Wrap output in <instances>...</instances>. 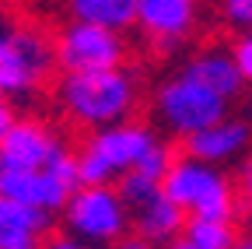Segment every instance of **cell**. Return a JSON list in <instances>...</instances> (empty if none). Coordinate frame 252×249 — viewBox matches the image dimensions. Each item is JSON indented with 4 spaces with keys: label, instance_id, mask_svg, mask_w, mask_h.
<instances>
[{
    "label": "cell",
    "instance_id": "5",
    "mask_svg": "<svg viewBox=\"0 0 252 249\" xmlns=\"http://www.w3.org/2000/svg\"><path fill=\"white\" fill-rule=\"evenodd\" d=\"M56 60V42H49L46 32L32 25H7L0 36V88L4 95H28L35 91L53 67Z\"/></svg>",
    "mask_w": 252,
    "mask_h": 249
},
{
    "label": "cell",
    "instance_id": "7",
    "mask_svg": "<svg viewBox=\"0 0 252 249\" xmlns=\"http://www.w3.org/2000/svg\"><path fill=\"white\" fill-rule=\"evenodd\" d=\"M126 56V46L119 32L102 25H84V21H67L63 32L56 36V60L63 74H98V71H116Z\"/></svg>",
    "mask_w": 252,
    "mask_h": 249
},
{
    "label": "cell",
    "instance_id": "13",
    "mask_svg": "<svg viewBox=\"0 0 252 249\" xmlns=\"http://www.w3.org/2000/svg\"><path fill=\"white\" fill-rule=\"evenodd\" d=\"M53 217L14 200H0V249H42Z\"/></svg>",
    "mask_w": 252,
    "mask_h": 249
},
{
    "label": "cell",
    "instance_id": "6",
    "mask_svg": "<svg viewBox=\"0 0 252 249\" xmlns=\"http://www.w3.org/2000/svg\"><path fill=\"white\" fill-rule=\"evenodd\" d=\"M133 214L116 186H81L63 211L67 232L88 246H119Z\"/></svg>",
    "mask_w": 252,
    "mask_h": 249
},
{
    "label": "cell",
    "instance_id": "17",
    "mask_svg": "<svg viewBox=\"0 0 252 249\" xmlns=\"http://www.w3.org/2000/svg\"><path fill=\"white\" fill-rule=\"evenodd\" d=\"M116 190H119V197L126 200V207L137 211V207L151 204L154 197H161V193H165V186L158 182V179H151V176H144L140 169H133L130 176H123V179L116 182Z\"/></svg>",
    "mask_w": 252,
    "mask_h": 249
},
{
    "label": "cell",
    "instance_id": "1",
    "mask_svg": "<svg viewBox=\"0 0 252 249\" xmlns=\"http://www.w3.org/2000/svg\"><path fill=\"white\" fill-rule=\"evenodd\" d=\"M137 77L130 71H98V74H63L56 99L74 123L88 130H105L126 123L137 106Z\"/></svg>",
    "mask_w": 252,
    "mask_h": 249
},
{
    "label": "cell",
    "instance_id": "15",
    "mask_svg": "<svg viewBox=\"0 0 252 249\" xmlns=\"http://www.w3.org/2000/svg\"><path fill=\"white\" fill-rule=\"evenodd\" d=\"M70 11V21L102 25L112 32L137 25V0H63Z\"/></svg>",
    "mask_w": 252,
    "mask_h": 249
},
{
    "label": "cell",
    "instance_id": "20",
    "mask_svg": "<svg viewBox=\"0 0 252 249\" xmlns=\"http://www.w3.org/2000/svg\"><path fill=\"white\" fill-rule=\"evenodd\" d=\"M238 193H242V200L252 207V154L238 165Z\"/></svg>",
    "mask_w": 252,
    "mask_h": 249
},
{
    "label": "cell",
    "instance_id": "22",
    "mask_svg": "<svg viewBox=\"0 0 252 249\" xmlns=\"http://www.w3.org/2000/svg\"><path fill=\"white\" fill-rule=\"evenodd\" d=\"M14 123H18V119H14V109H11V106H0V137H4Z\"/></svg>",
    "mask_w": 252,
    "mask_h": 249
},
{
    "label": "cell",
    "instance_id": "3",
    "mask_svg": "<svg viewBox=\"0 0 252 249\" xmlns=\"http://www.w3.org/2000/svg\"><path fill=\"white\" fill-rule=\"evenodd\" d=\"M165 197L175 200L189 214V221H231V214L238 207L231 179L217 165L196 162L189 154L175 158L165 179Z\"/></svg>",
    "mask_w": 252,
    "mask_h": 249
},
{
    "label": "cell",
    "instance_id": "21",
    "mask_svg": "<svg viewBox=\"0 0 252 249\" xmlns=\"http://www.w3.org/2000/svg\"><path fill=\"white\" fill-rule=\"evenodd\" d=\"M42 249H91V246L81 242V239H74V235H49Z\"/></svg>",
    "mask_w": 252,
    "mask_h": 249
},
{
    "label": "cell",
    "instance_id": "4",
    "mask_svg": "<svg viewBox=\"0 0 252 249\" xmlns=\"http://www.w3.org/2000/svg\"><path fill=\"white\" fill-rule=\"evenodd\" d=\"M154 144H158V137L151 134V127L130 123V119L119 123V127L94 130L84 141V147L77 151L84 186H109L112 179L130 176Z\"/></svg>",
    "mask_w": 252,
    "mask_h": 249
},
{
    "label": "cell",
    "instance_id": "25",
    "mask_svg": "<svg viewBox=\"0 0 252 249\" xmlns=\"http://www.w3.org/2000/svg\"><path fill=\"white\" fill-rule=\"evenodd\" d=\"M168 249H193V246H189V242H186V239H179V242H172V246H168Z\"/></svg>",
    "mask_w": 252,
    "mask_h": 249
},
{
    "label": "cell",
    "instance_id": "10",
    "mask_svg": "<svg viewBox=\"0 0 252 249\" xmlns=\"http://www.w3.org/2000/svg\"><path fill=\"white\" fill-rule=\"evenodd\" d=\"M186 154L196 162H207V165H224V162H235V158H249V147H252V123L245 119H220L217 127L196 134V137H186L182 141Z\"/></svg>",
    "mask_w": 252,
    "mask_h": 249
},
{
    "label": "cell",
    "instance_id": "18",
    "mask_svg": "<svg viewBox=\"0 0 252 249\" xmlns=\"http://www.w3.org/2000/svg\"><path fill=\"white\" fill-rule=\"evenodd\" d=\"M220 18L238 32H252V0H220Z\"/></svg>",
    "mask_w": 252,
    "mask_h": 249
},
{
    "label": "cell",
    "instance_id": "14",
    "mask_svg": "<svg viewBox=\"0 0 252 249\" xmlns=\"http://www.w3.org/2000/svg\"><path fill=\"white\" fill-rule=\"evenodd\" d=\"M189 77L203 81L207 88H214L220 99H235L238 91L245 88V77L235 64V53L231 49H220V46H210L196 56H189V64L182 67Z\"/></svg>",
    "mask_w": 252,
    "mask_h": 249
},
{
    "label": "cell",
    "instance_id": "19",
    "mask_svg": "<svg viewBox=\"0 0 252 249\" xmlns=\"http://www.w3.org/2000/svg\"><path fill=\"white\" fill-rule=\"evenodd\" d=\"M231 53H235V64H238V71H242L245 84H252V32L238 36V39H235V46H231Z\"/></svg>",
    "mask_w": 252,
    "mask_h": 249
},
{
    "label": "cell",
    "instance_id": "12",
    "mask_svg": "<svg viewBox=\"0 0 252 249\" xmlns=\"http://www.w3.org/2000/svg\"><path fill=\"white\" fill-rule=\"evenodd\" d=\"M186 225H189V214L175 200H168L165 193L133 211V228L151 246H165L168 249L172 242H179L186 235Z\"/></svg>",
    "mask_w": 252,
    "mask_h": 249
},
{
    "label": "cell",
    "instance_id": "8",
    "mask_svg": "<svg viewBox=\"0 0 252 249\" xmlns=\"http://www.w3.org/2000/svg\"><path fill=\"white\" fill-rule=\"evenodd\" d=\"M63 151L60 137L42 119H18L0 137V172H42Z\"/></svg>",
    "mask_w": 252,
    "mask_h": 249
},
{
    "label": "cell",
    "instance_id": "16",
    "mask_svg": "<svg viewBox=\"0 0 252 249\" xmlns=\"http://www.w3.org/2000/svg\"><path fill=\"white\" fill-rule=\"evenodd\" d=\"M182 239L193 249H235L238 246L231 221H189Z\"/></svg>",
    "mask_w": 252,
    "mask_h": 249
},
{
    "label": "cell",
    "instance_id": "2",
    "mask_svg": "<svg viewBox=\"0 0 252 249\" xmlns=\"http://www.w3.org/2000/svg\"><path fill=\"white\" fill-rule=\"evenodd\" d=\"M151 116L161 130L186 141V137H196V134L217 127L220 119H228V99H220L214 88L179 71L154 88Z\"/></svg>",
    "mask_w": 252,
    "mask_h": 249
},
{
    "label": "cell",
    "instance_id": "9",
    "mask_svg": "<svg viewBox=\"0 0 252 249\" xmlns=\"http://www.w3.org/2000/svg\"><path fill=\"white\" fill-rule=\"evenodd\" d=\"M200 0H137V28L158 46V53H172L196 28Z\"/></svg>",
    "mask_w": 252,
    "mask_h": 249
},
{
    "label": "cell",
    "instance_id": "11",
    "mask_svg": "<svg viewBox=\"0 0 252 249\" xmlns=\"http://www.w3.org/2000/svg\"><path fill=\"white\" fill-rule=\"evenodd\" d=\"M0 197L35 207L42 214H56V211H67L74 193L42 169V172H0Z\"/></svg>",
    "mask_w": 252,
    "mask_h": 249
},
{
    "label": "cell",
    "instance_id": "24",
    "mask_svg": "<svg viewBox=\"0 0 252 249\" xmlns=\"http://www.w3.org/2000/svg\"><path fill=\"white\" fill-rule=\"evenodd\" d=\"M235 249H252V232H249V235H242V239H238V246H235Z\"/></svg>",
    "mask_w": 252,
    "mask_h": 249
},
{
    "label": "cell",
    "instance_id": "23",
    "mask_svg": "<svg viewBox=\"0 0 252 249\" xmlns=\"http://www.w3.org/2000/svg\"><path fill=\"white\" fill-rule=\"evenodd\" d=\"M112 249H154L151 242H144L140 235H133V239H123L119 246H112Z\"/></svg>",
    "mask_w": 252,
    "mask_h": 249
}]
</instances>
